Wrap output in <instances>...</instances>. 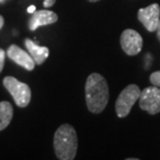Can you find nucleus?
I'll use <instances>...</instances> for the list:
<instances>
[{
    "label": "nucleus",
    "mask_w": 160,
    "mask_h": 160,
    "mask_svg": "<svg viewBox=\"0 0 160 160\" xmlns=\"http://www.w3.org/2000/svg\"><path fill=\"white\" fill-rule=\"evenodd\" d=\"M109 100L107 81L99 73H92L85 82V102L92 113H101Z\"/></svg>",
    "instance_id": "obj_1"
},
{
    "label": "nucleus",
    "mask_w": 160,
    "mask_h": 160,
    "mask_svg": "<svg viewBox=\"0 0 160 160\" xmlns=\"http://www.w3.org/2000/svg\"><path fill=\"white\" fill-rule=\"evenodd\" d=\"M53 146L56 157L60 160H73L78 148L77 133L74 127L62 124L54 133Z\"/></svg>",
    "instance_id": "obj_2"
},
{
    "label": "nucleus",
    "mask_w": 160,
    "mask_h": 160,
    "mask_svg": "<svg viewBox=\"0 0 160 160\" xmlns=\"http://www.w3.org/2000/svg\"><path fill=\"white\" fill-rule=\"evenodd\" d=\"M3 85L14 98L17 106L21 108L28 106L31 99V91L28 84L19 81L12 76H6L3 78Z\"/></svg>",
    "instance_id": "obj_3"
},
{
    "label": "nucleus",
    "mask_w": 160,
    "mask_h": 160,
    "mask_svg": "<svg viewBox=\"0 0 160 160\" xmlns=\"http://www.w3.org/2000/svg\"><path fill=\"white\" fill-rule=\"evenodd\" d=\"M140 88L136 84H129L121 92L116 102V112L119 118H126L132 106L140 97Z\"/></svg>",
    "instance_id": "obj_4"
},
{
    "label": "nucleus",
    "mask_w": 160,
    "mask_h": 160,
    "mask_svg": "<svg viewBox=\"0 0 160 160\" xmlns=\"http://www.w3.org/2000/svg\"><path fill=\"white\" fill-rule=\"evenodd\" d=\"M139 107L152 116L160 112V89L158 86L153 85L142 89L139 97Z\"/></svg>",
    "instance_id": "obj_5"
},
{
    "label": "nucleus",
    "mask_w": 160,
    "mask_h": 160,
    "mask_svg": "<svg viewBox=\"0 0 160 160\" xmlns=\"http://www.w3.org/2000/svg\"><path fill=\"white\" fill-rule=\"evenodd\" d=\"M122 49L127 55L134 56L142 51L143 41L142 36L133 29H125L120 39Z\"/></svg>",
    "instance_id": "obj_6"
},
{
    "label": "nucleus",
    "mask_w": 160,
    "mask_h": 160,
    "mask_svg": "<svg viewBox=\"0 0 160 160\" xmlns=\"http://www.w3.org/2000/svg\"><path fill=\"white\" fill-rule=\"evenodd\" d=\"M138 21L150 32L157 30L160 21V6L158 3H152L147 8H140L137 12Z\"/></svg>",
    "instance_id": "obj_7"
},
{
    "label": "nucleus",
    "mask_w": 160,
    "mask_h": 160,
    "mask_svg": "<svg viewBox=\"0 0 160 160\" xmlns=\"http://www.w3.org/2000/svg\"><path fill=\"white\" fill-rule=\"evenodd\" d=\"M6 54H8L9 59L15 62L17 65L23 67L27 71H32L34 67H36V62H34L30 54L25 52L23 49H21L17 45H11L8 47Z\"/></svg>",
    "instance_id": "obj_8"
},
{
    "label": "nucleus",
    "mask_w": 160,
    "mask_h": 160,
    "mask_svg": "<svg viewBox=\"0 0 160 160\" xmlns=\"http://www.w3.org/2000/svg\"><path fill=\"white\" fill-rule=\"evenodd\" d=\"M57 20H58V17L52 11H47V9L36 11L34 12H32V16L29 19L28 27H29V29L31 31H34L38 27L53 24Z\"/></svg>",
    "instance_id": "obj_9"
},
{
    "label": "nucleus",
    "mask_w": 160,
    "mask_h": 160,
    "mask_svg": "<svg viewBox=\"0 0 160 160\" xmlns=\"http://www.w3.org/2000/svg\"><path fill=\"white\" fill-rule=\"evenodd\" d=\"M24 44L25 47L27 48L28 53L33 58L36 65H42L49 56V49L47 47H41L30 39L25 40Z\"/></svg>",
    "instance_id": "obj_10"
},
{
    "label": "nucleus",
    "mask_w": 160,
    "mask_h": 160,
    "mask_svg": "<svg viewBox=\"0 0 160 160\" xmlns=\"http://www.w3.org/2000/svg\"><path fill=\"white\" fill-rule=\"evenodd\" d=\"M14 109L12 104L8 101L0 102V131L5 129L12 119Z\"/></svg>",
    "instance_id": "obj_11"
},
{
    "label": "nucleus",
    "mask_w": 160,
    "mask_h": 160,
    "mask_svg": "<svg viewBox=\"0 0 160 160\" xmlns=\"http://www.w3.org/2000/svg\"><path fill=\"white\" fill-rule=\"evenodd\" d=\"M150 81H151L153 85L160 88V71L153 72L152 74L150 75Z\"/></svg>",
    "instance_id": "obj_12"
},
{
    "label": "nucleus",
    "mask_w": 160,
    "mask_h": 160,
    "mask_svg": "<svg viewBox=\"0 0 160 160\" xmlns=\"http://www.w3.org/2000/svg\"><path fill=\"white\" fill-rule=\"evenodd\" d=\"M4 62H5V52L4 50L0 48V73H1L3 67H4Z\"/></svg>",
    "instance_id": "obj_13"
},
{
    "label": "nucleus",
    "mask_w": 160,
    "mask_h": 160,
    "mask_svg": "<svg viewBox=\"0 0 160 160\" xmlns=\"http://www.w3.org/2000/svg\"><path fill=\"white\" fill-rule=\"evenodd\" d=\"M56 0H44V6L45 8H50V6H52L54 3H55Z\"/></svg>",
    "instance_id": "obj_14"
},
{
    "label": "nucleus",
    "mask_w": 160,
    "mask_h": 160,
    "mask_svg": "<svg viewBox=\"0 0 160 160\" xmlns=\"http://www.w3.org/2000/svg\"><path fill=\"white\" fill-rule=\"evenodd\" d=\"M27 12H31V14H32V12H36V6H34V5H30L29 8H28Z\"/></svg>",
    "instance_id": "obj_15"
},
{
    "label": "nucleus",
    "mask_w": 160,
    "mask_h": 160,
    "mask_svg": "<svg viewBox=\"0 0 160 160\" xmlns=\"http://www.w3.org/2000/svg\"><path fill=\"white\" fill-rule=\"evenodd\" d=\"M3 24H4V19H3L2 16H0V29L3 27Z\"/></svg>",
    "instance_id": "obj_16"
},
{
    "label": "nucleus",
    "mask_w": 160,
    "mask_h": 160,
    "mask_svg": "<svg viewBox=\"0 0 160 160\" xmlns=\"http://www.w3.org/2000/svg\"><path fill=\"white\" fill-rule=\"evenodd\" d=\"M156 32H157V38L160 42V21H159V25H158V28H157V30H156Z\"/></svg>",
    "instance_id": "obj_17"
},
{
    "label": "nucleus",
    "mask_w": 160,
    "mask_h": 160,
    "mask_svg": "<svg viewBox=\"0 0 160 160\" xmlns=\"http://www.w3.org/2000/svg\"><path fill=\"white\" fill-rule=\"evenodd\" d=\"M89 2H97V1H100V0H88Z\"/></svg>",
    "instance_id": "obj_18"
},
{
    "label": "nucleus",
    "mask_w": 160,
    "mask_h": 160,
    "mask_svg": "<svg viewBox=\"0 0 160 160\" xmlns=\"http://www.w3.org/2000/svg\"><path fill=\"white\" fill-rule=\"evenodd\" d=\"M1 1H2V0H1Z\"/></svg>",
    "instance_id": "obj_19"
}]
</instances>
